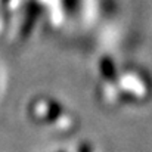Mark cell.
Instances as JSON below:
<instances>
[{
  "label": "cell",
  "mask_w": 152,
  "mask_h": 152,
  "mask_svg": "<svg viewBox=\"0 0 152 152\" xmlns=\"http://www.w3.org/2000/svg\"><path fill=\"white\" fill-rule=\"evenodd\" d=\"M30 112H31L33 118H36L37 121H43V123L48 121L53 126H58L65 130L71 129V124H72L71 114L65 112L59 103L56 105L50 99L33 101L31 106H30Z\"/></svg>",
  "instance_id": "6da1fadb"
},
{
  "label": "cell",
  "mask_w": 152,
  "mask_h": 152,
  "mask_svg": "<svg viewBox=\"0 0 152 152\" xmlns=\"http://www.w3.org/2000/svg\"><path fill=\"white\" fill-rule=\"evenodd\" d=\"M39 15H40V6H39L36 1H31V3L28 4L27 16H25V21H24V24H22V33H24V34H28V33L33 30V27H34V24H36Z\"/></svg>",
  "instance_id": "7a4b0ae2"
},
{
  "label": "cell",
  "mask_w": 152,
  "mask_h": 152,
  "mask_svg": "<svg viewBox=\"0 0 152 152\" xmlns=\"http://www.w3.org/2000/svg\"><path fill=\"white\" fill-rule=\"evenodd\" d=\"M64 4H65L66 10L74 12L77 9V6H78V0H64Z\"/></svg>",
  "instance_id": "3957f363"
}]
</instances>
